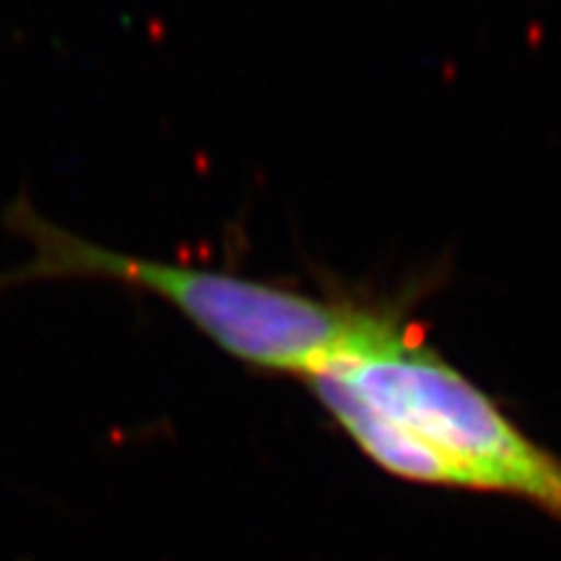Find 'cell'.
Returning a JSON list of instances; mask_svg holds the SVG:
<instances>
[{
	"label": "cell",
	"instance_id": "obj_1",
	"mask_svg": "<svg viewBox=\"0 0 561 561\" xmlns=\"http://www.w3.org/2000/svg\"><path fill=\"white\" fill-rule=\"evenodd\" d=\"M3 224L30 248V257L0 273V291L39 280H104L138 289L164 301L216 348L255 371L312 380L405 331L398 314L375 307L107 248L42 216L26 198L5 208Z\"/></svg>",
	"mask_w": 561,
	"mask_h": 561
},
{
	"label": "cell",
	"instance_id": "obj_2",
	"mask_svg": "<svg viewBox=\"0 0 561 561\" xmlns=\"http://www.w3.org/2000/svg\"><path fill=\"white\" fill-rule=\"evenodd\" d=\"M432 460L434 486L494 491L561 520V458L533 442L481 388L409 328L325 369Z\"/></svg>",
	"mask_w": 561,
	"mask_h": 561
}]
</instances>
